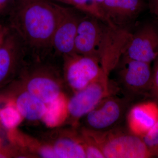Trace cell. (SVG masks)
<instances>
[{
    "mask_svg": "<svg viewBox=\"0 0 158 158\" xmlns=\"http://www.w3.org/2000/svg\"><path fill=\"white\" fill-rule=\"evenodd\" d=\"M119 71L122 85L130 93L141 94L150 90L152 69L150 63L124 56Z\"/></svg>",
    "mask_w": 158,
    "mask_h": 158,
    "instance_id": "obj_12",
    "label": "cell"
},
{
    "mask_svg": "<svg viewBox=\"0 0 158 158\" xmlns=\"http://www.w3.org/2000/svg\"><path fill=\"white\" fill-rule=\"evenodd\" d=\"M123 55L151 64L158 56V29L151 24L144 25L131 35Z\"/></svg>",
    "mask_w": 158,
    "mask_h": 158,
    "instance_id": "obj_11",
    "label": "cell"
},
{
    "mask_svg": "<svg viewBox=\"0 0 158 158\" xmlns=\"http://www.w3.org/2000/svg\"><path fill=\"white\" fill-rule=\"evenodd\" d=\"M73 9L59 4L58 19L52 42V48L62 56L75 53L74 42L79 22Z\"/></svg>",
    "mask_w": 158,
    "mask_h": 158,
    "instance_id": "obj_10",
    "label": "cell"
},
{
    "mask_svg": "<svg viewBox=\"0 0 158 158\" xmlns=\"http://www.w3.org/2000/svg\"><path fill=\"white\" fill-rule=\"evenodd\" d=\"M104 72L87 87L74 93L69 99L68 118L73 127L77 126L79 120L84 117L99 102L112 94L115 93V87Z\"/></svg>",
    "mask_w": 158,
    "mask_h": 158,
    "instance_id": "obj_5",
    "label": "cell"
},
{
    "mask_svg": "<svg viewBox=\"0 0 158 158\" xmlns=\"http://www.w3.org/2000/svg\"><path fill=\"white\" fill-rule=\"evenodd\" d=\"M129 102L127 98L118 97L114 93L106 97L85 116L86 128L104 131L116 127L123 118Z\"/></svg>",
    "mask_w": 158,
    "mask_h": 158,
    "instance_id": "obj_7",
    "label": "cell"
},
{
    "mask_svg": "<svg viewBox=\"0 0 158 158\" xmlns=\"http://www.w3.org/2000/svg\"><path fill=\"white\" fill-rule=\"evenodd\" d=\"M15 153L11 144L5 145L2 141H0V158L15 157Z\"/></svg>",
    "mask_w": 158,
    "mask_h": 158,
    "instance_id": "obj_22",
    "label": "cell"
},
{
    "mask_svg": "<svg viewBox=\"0 0 158 158\" xmlns=\"http://www.w3.org/2000/svg\"><path fill=\"white\" fill-rule=\"evenodd\" d=\"M15 80L23 88L43 102L50 103L63 94V79L50 65L23 67Z\"/></svg>",
    "mask_w": 158,
    "mask_h": 158,
    "instance_id": "obj_3",
    "label": "cell"
},
{
    "mask_svg": "<svg viewBox=\"0 0 158 158\" xmlns=\"http://www.w3.org/2000/svg\"><path fill=\"white\" fill-rule=\"evenodd\" d=\"M59 6L48 0H14L10 28L19 37L26 50L38 56L52 49Z\"/></svg>",
    "mask_w": 158,
    "mask_h": 158,
    "instance_id": "obj_1",
    "label": "cell"
},
{
    "mask_svg": "<svg viewBox=\"0 0 158 158\" xmlns=\"http://www.w3.org/2000/svg\"><path fill=\"white\" fill-rule=\"evenodd\" d=\"M59 4L72 6L77 10L93 16L109 25L108 19L103 13L100 6L95 0H48Z\"/></svg>",
    "mask_w": 158,
    "mask_h": 158,
    "instance_id": "obj_17",
    "label": "cell"
},
{
    "mask_svg": "<svg viewBox=\"0 0 158 158\" xmlns=\"http://www.w3.org/2000/svg\"><path fill=\"white\" fill-rule=\"evenodd\" d=\"M142 138L152 157L158 158V123Z\"/></svg>",
    "mask_w": 158,
    "mask_h": 158,
    "instance_id": "obj_20",
    "label": "cell"
},
{
    "mask_svg": "<svg viewBox=\"0 0 158 158\" xmlns=\"http://www.w3.org/2000/svg\"><path fill=\"white\" fill-rule=\"evenodd\" d=\"M23 119L19 111L11 103L6 102L0 108V124L6 131L17 129Z\"/></svg>",
    "mask_w": 158,
    "mask_h": 158,
    "instance_id": "obj_18",
    "label": "cell"
},
{
    "mask_svg": "<svg viewBox=\"0 0 158 158\" xmlns=\"http://www.w3.org/2000/svg\"><path fill=\"white\" fill-rule=\"evenodd\" d=\"M63 59V77L74 93L96 80L104 72L98 59L76 53L65 55Z\"/></svg>",
    "mask_w": 158,
    "mask_h": 158,
    "instance_id": "obj_6",
    "label": "cell"
},
{
    "mask_svg": "<svg viewBox=\"0 0 158 158\" xmlns=\"http://www.w3.org/2000/svg\"><path fill=\"white\" fill-rule=\"evenodd\" d=\"M106 158H149L152 156L143 139L117 127L104 131L84 128Z\"/></svg>",
    "mask_w": 158,
    "mask_h": 158,
    "instance_id": "obj_2",
    "label": "cell"
},
{
    "mask_svg": "<svg viewBox=\"0 0 158 158\" xmlns=\"http://www.w3.org/2000/svg\"><path fill=\"white\" fill-rule=\"evenodd\" d=\"M60 132L51 142H47L52 148L57 158H86L79 132L73 129Z\"/></svg>",
    "mask_w": 158,
    "mask_h": 158,
    "instance_id": "obj_15",
    "label": "cell"
},
{
    "mask_svg": "<svg viewBox=\"0 0 158 158\" xmlns=\"http://www.w3.org/2000/svg\"><path fill=\"white\" fill-rule=\"evenodd\" d=\"M79 132L85 149L86 158H105L98 145L86 132L84 128Z\"/></svg>",
    "mask_w": 158,
    "mask_h": 158,
    "instance_id": "obj_19",
    "label": "cell"
},
{
    "mask_svg": "<svg viewBox=\"0 0 158 158\" xmlns=\"http://www.w3.org/2000/svg\"><path fill=\"white\" fill-rule=\"evenodd\" d=\"M1 127L2 126H1V124H0V128H1ZM1 140H2V139H1V138H0V141H1Z\"/></svg>",
    "mask_w": 158,
    "mask_h": 158,
    "instance_id": "obj_27",
    "label": "cell"
},
{
    "mask_svg": "<svg viewBox=\"0 0 158 158\" xmlns=\"http://www.w3.org/2000/svg\"><path fill=\"white\" fill-rule=\"evenodd\" d=\"M154 61V64L152 69V81L150 93L158 103V56Z\"/></svg>",
    "mask_w": 158,
    "mask_h": 158,
    "instance_id": "obj_21",
    "label": "cell"
},
{
    "mask_svg": "<svg viewBox=\"0 0 158 158\" xmlns=\"http://www.w3.org/2000/svg\"><path fill=\"white\" fill-rule=\"evenodd\" d=\"M103 13L114 27L135 17L144 9V0H104L99 4Z\"/></svg>",
    "mask_w": 158,
    "mask_h": 158,
    "instance_id": "obj_14",
    "label": "cell"
},
{
    "mask_svg": "<svg viewBox=\"0 0 158 158\" xmlns=\"http://www.w3.org/2000/svg\"><path fill=\"white\" fill-rule=\"evenodd\" d=\"M26 51L14 31L9 32L0 44V90L13 81L23 68Z\"/></svg>",
    "mask_w": 158,
    "mask_h": 158,
    "instance_id": "obj_8",
    "label": "cell"
},
{
    "mask_svg": "<svg viewBox=\"0 0 158 158\" xmlns=\"http://www.w3.org/2000/svg\"><path fill=\"white\" fill-rule=\"evenodd\" d=\"M69 99L62 94L54 101L46 104V110L41 119L51 128L59 127L68 118Z\"/></svg>",
    "mask_w": 158,
    "mask_h": 158,
    "instance_id": "obj_16",
    "label": "cell"
},
{
    "mask_svg": "<svg viewBox=\"0 0 158 158\" xmlns=\"http://www.w3.org/2000/svg\"><path fill=\"white\" fill-rule=\"evenodd\" d=\"M150 5L152 11L158 17V0H151Z\"/></svg>",
    "mask_w": 158,
    "mask_h": 158,
    "instance_id": "obj_25",
    "label": "cell"
},
{
    "mask_svg": "<svg viewBox=\"0 0 158 158\" xmlns=\"http://www.w3.org/2000/svg\"><path fill=\"white\" fill-rule=\"evenodd\" d=\"M9 28L6 26L0 24V44L9 32Z\"/></svg>",
    "mask_w": 158,
    "mask_h": 158,
    "instance_id": "obj_24",
    "label": "cell"
},
{
    "mask_svg": "<svg viewBox=\"0 0 158 158\" xmlns=\"http://www.w3.org/2000/svg\"><path fill=\"white\" fill-rule=\"evenodd\" d=\"M95 1L97 3H98L99 5V4H100V3H101L104 0H95Z\"/></svg>",
    "mask_w": 158,
    "mask_h": 158,
    "instance_id": "obj_26",
    "label": "cell"
},
{
    "mask_svg": "<svg viewBox=\"0 0 158 158\" xmlns=\"http://www.w3.org/2000/svg\"><path fill=\"white\" fill-rule=\"evenodd\" d=\"M129 130L141 138L158 123V104L148 102L135 105L131 108L127 117Z\"/></svg>",
    "mask_w": 158,
    "mask_h": 158,
    "instance_id": "obj_13",
    "label": "cell"
},
{
    "mask_svg": "<svg viewBox=\"0 0 158 158\" xmlns=\"http://www.w3.org/2000/svg\"><path fill=\"white\" fill-rule=\"evenodd\" d=\"M14 0H0V13L5 11L11 5H12Z\"/></svg>",
    "mask_w": 158,
    "mask_h": 158,
    "instance_id": "obj_23",
    "label": "cell"
},
{
    "mask_svg": "<svg viewBox=\"0 0 158 158\" xmlns=\"http://www.w3.org/2000/svg\"><path fill=\"white\" fill-rule=\"evenodd\" d=\"M93 16L81 18L77 30L74 42L76 53L94 57L101 60L113 37L115 27L105 28Z\"/></svg>",
    "mask_w": 158,
    "mask_h": 158,
    "instance_id": "obj_4",
    "label": "cell"
},
{
    "mask_svg": "<svg viewBox=\"0 0 158 158\" xmlns=\"http://www.w3.org/2000/svg\"><path fill=\"white\" fill-rule=\"evenodd\" d=\"M4 88L0 93V104L11 103L24 119L41 120L46 110L45 103L23 88L15 79Z\"/></svg>",
    "mask_w": 158,
    "mask_h": 158,
    "instance_id": "obj_9",
    "label": "cell"
}]
</instances>
